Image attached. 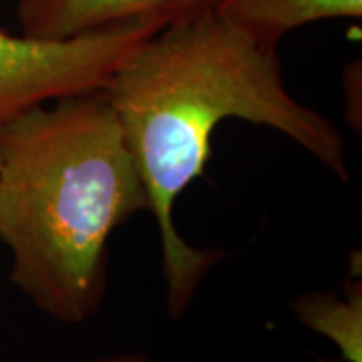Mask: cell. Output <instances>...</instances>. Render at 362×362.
Listing matches in <instances>:
<instances>
[{"label":"cell","mask_w":362,"mask_h":362,"mask_svg":"<svg viewBox=\"0 0 362 362\" xmlns=\"http://www.w3.org/2000/svg\"><path fill=\"white\" fill-rule=\"evenodd\" d=\"M218 0H18L28 39L73 40L127 26H163L214 11Z\"/></svg>","instance_id":"4"},{"label":"cell","mask_w":362,"mask_h":362,"mask_svg":"<svg viewBox=\"0 0 362 362\" xmlns=\"http://www.w3.org/2000/svg\"><path fill=\"white\" fill-rule=\"evenodd\" d=\"M156 28L127 26L73 40H37L0 30V125L30 107L103 89Z\"/></svg>","instance_id":"3"},{"label":"cell","mask_w":362,"mask_h":362,"mask_svg":"<svg viewBox=\"0 0 362 362\" xmlns=\"http://www.w3.org/2000/svg\"><path fill=\"white\" fill-rule=\"evenodd\" d=\"M290 308L298 320L330 338L349 362H362V288L346 284V298L330 292H310L294 298Z\"/></svg>","instance_id":"6"},{"label":"cell","mask_w":362,"mask_h":362,"mask_svg":"<svg viewBox=\"0 0 362 362\" xmlns=\"http://www.w3.org/2000/svg\"><path fill=\"white\" fill-rule=\"evenodd\" d=\"M149 195L103 89L0 125V242L11 282L57 322H87L107 290L111 235Z\"/></svg>","instance_id":"2"},{"label":"cell","mask_w":362,"mask_h":362,"mask_svg":"<svg viewBox=\"0 0 362 362\" xmlns=\"http://www.w3.org/2000/svg\"><path fill=\"white\" fill-rule=\"evenodd\" d=\"M103 90L149 195L173 318L185 314L204 276L223 258V250L192 246L173 218L180 195L206 171L221 121L276 129L337 177L350 180L340 131L288 90L278 47L216 11L149 35Z\"/></svg>","instance_id":"1"},{"label":"cell","mask_w":362,"mask_h":362,"mask_svg":"<svg viewBox=\"0 0 362 362\" xmlns=\"http://www.w3.org/2000/svg\"><path fill=\"white\" fill-rule=\"evenodd\" d=\"M89 362H157L156 358L143 354V352H123V354H111V356H103V358H95Z\"/></svg>","instance_id":"7"},{"label":"cell","mask_w":362,"mask_h":362,"mask_svg":"<svg viewBox=\"0 0 362 362\" xmlns=\"http://www.w3.org/2000/svg\"><path fill=\"white\" fill-rule=\"evenodd\" d=\"M214 11L256 39L278 47L300 26L361 18L362 0H218Z\"/></svg>","instance_id":"5"}]
</instances>
